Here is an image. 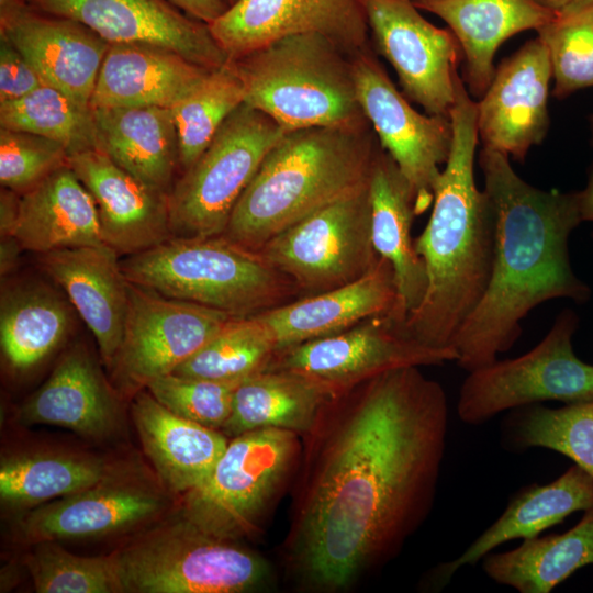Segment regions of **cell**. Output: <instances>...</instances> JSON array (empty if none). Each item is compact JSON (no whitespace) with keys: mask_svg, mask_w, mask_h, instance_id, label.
I'll use <instances>...</instances> for the list:
<instances>
[{"mask_svg":"<svg viewBox=\"0 0 593 593\" xmlns=\"http://www.w3.org/2000/svg\"><path fill=\"white\" fill-rule=\"evenodd\" d=\"M448 399L417 366L335 394L303 439L283 542L302 589L348 590L393 560L432 511L448 433Z\"/></svg>","mask_w":593,"mask_h":593,"instance_id":"obj_1","label":"cell"},{"mask_svg":"<svg viewBox=\"0 0 593 593\" xmlns=\"http://www.w3.org/2000/svg\"><path fill=\"white\" fill-rule=\"evenodd\" d=\"M479 165L494 219V255L488 287L454 343L456 362L467 372L511 349L522 321L539 304L591 298L569 255L570 235L582 223L577 191L536 188L515 172L507 156L484 147Z\"/></svg>","mask_w":593,"mask_h":593,"instance_id":"obj_2","label":"cell"},{"mask_svg":"<svg viewBox=\"0 0 593 593\" xmlns=\"http://www.w3.org/2000/svg\"><path fill=\"white\" fill-rule=\"evenodd\" d=\"M450 120V154L434 187L430 217L414 238L425 264L427 288L404 321L412 338L436 349H455L460 328L488 287L494 255L493 214L474 179L477 102L460 76Z\"/></svg>","mask_w":593,"mask_h":593,"instance_id":"obj_3","label":"cell"},{"mask_svg":"<svg viewBox=\"0 0 593 593\" xmlns=\"http://www.w3.org/2000/svg\"><path fill=\"white\" fill-rule=\"evenodd\" d=\"M368 123L284 133L239 198L222 235L258 250L294 223L366 186L380 147Z\"/></svg>","mask_w":593,"mask_h":593,"instance_id":"obj_4","label":"cell"},{"mask_svg":"<svg viewBox=\"0 0 593 593\" xmlns=\"http://www.w3.org/2000/svg\"><path fill=\"white\" fill-rule=\"evenodd\" d=\"M120 265L133 284L235 316L260 313L300 293L259 251L223 235L172 236Z\"/></svg>","mask_w":593,"mask_h":593,"instance_id":"obj_5","label":"cell"},{"mask_svg":"<svg viewBox=\"0 0 593 593\" xmlns=\"http://www.w3.org/2000/svg\"><path fill=\"white\" fill-rule=\"evenodd\" d=\"M232 60L244 103L286 133L369 123L357 99L350 55L318 33L284 36Z\"/></svg>","mask_w":593,"mask_h":593,"instance_id":"obj_6","label":"cell"},{"mask_svg":"<svg viewBox=\"0 0 593 593\" xmlns=\"http://www.w3.org/2000/svg\"><path fill=\"white\" fill-rule=\"evenodd\" d=\"M113 555L123 593H244L271 575L258 552L203 530L180 511Z\"/></svg>","mask_w":593,"mask_h":593,"instance_id":"obj_7","label":"cell"},{"mask_svg":"<svg viewBox=\"0 0 593 593\" xmlns=\"http://www.w3.org/2000/svg\"><path fill=\"white\" fill-rule=\"evenodd\" d=\"M299 438L279 428L230 438L209 478L182 495L180 512L220 538L240 541L249 537L299 466Z\"/></svg>","mask_w":593,"mask_h":593,"instance_id":"obj_8","label":"cell"},{"mask_svg":"<svg viewBox=\"0 0 593 593\" xmlns=\"http://www.w3.org/2000/svg\"><path fill=\"white\" fill-rule=\"evenodd\" d=\"M284 133L267 114L240 104L168 192L172 236L222 235L239 198Z\"/></svg>","mask_w":593,"mask_h":593,"instance_id":"obj_9","label":"cell"},{"mask_svg":"<svg viewBox=\"0 0 593 593\" xmlns=\"http://www.w3.org/2000/svg\"><path fill=\"white\" fill-rule=\"evenodd\" d=\"M578 326V314L566 309L529 351L468 372L457 404L461 422L481 425L504 411L544 401L593 400V365L573 349Z\"/></svg>","mask_w":593,"mask_h":593,"instance_id":"obj_10","label":"cell"},{"mask_svg":"<svg viewBox=\"0 0 593 593\" xmlns=\"http://www.w3.org/2000/svg\"><path fill=\"white\" fill-rule=\"evenodd\" d=\"M368 183L294 223L257 251L305 295L359 279L379 258Z\"/></svg>","mask_w":593,"mask_h":593,"instance_id":"obj_11","label":"cell"},{"mask_svg":"<svg viewBox=\"0 0 593 593\" xmlns=\"http://www.w3.org/2000/svg\"><path fill=\"white\" fill-rule=\"evenodd\" d=\"M457 358L452 348L419 344L406 333L404 321L389 313L279 349L266 369L292 372L339 393L388 370L443 365Z\"/></svg>","mask_w":593,"mask_h":593,"instance_id":"obj_12","label":"cell"},{"mask_svg":"<svg viewBox=\"0 0 593 593\" xmlns=\"http://www.w3.org/2000/svg\"><path fill=\"white\" fill-rule=\"evenodd\" d=\"M359 105L378 142L411 184L416 212L434 199V187L452 145L448 116L416 111L391 81L370 47L350 56Z\"/></svg>","mask_w":593,"mask_h":593,"instance_id":"obj_13","label":"cell"},{"mask_svg":"<svg viewBox=\"0 0 593 593\" xmlns=\"http://www.w3.org/2000/svg\"><path fill=\"white\" fill-rule=\"evenodd\" d=\"M234 316L128 282L123 338L111 368L116 384L138 392L174 372Z\"/></svg>","mask_w":593,"mask_h":593,"instance_id":"obj_14","label":"cell"},{"mask_svg":"<svg viewBox=\"0 0 593 593\" xmlns=\"http://www.w3.org/2000/svg\"><path fill=\"white\" fill-rule=\"evenodd\" d=\"M374 49L394 68L403 94L426 114L448 116L455 103L461 46L428 22L413 0H365Z\"/></svg>","mask_w":593,"mask_h":593,"instance_id":"obj_15","label":"cell"},{"mask_svg":"<svg viewBox=\"0 0 593 593\" xmlns=\"http://www.w3.org/2000/svg\"><path fill=\"white\" fill-rule=\"evenodd\" d=\"M166 507L167 497L160 486L119 466L82 491L26 511L18 530L29 545L44 540L91 539L149 523Z\"/></svg>","mask_w":593,"mask_h":593,"instance_id":"obj_16","label":"cell"},{"mask_svg":"<svg viewBox=\"0 0 593 593\" xmlns=\"http://www.w3.org/2000/svg\"><path fill=\"white\" fill-rule=\"evenodd\" d=\"M230 59L284 36L318 33L354 55L369 46L365 0H238L209 24Z\"/></svg>","mask_w":593,"mask_h":593,"instance_id":"obj_17","label":"cell"},{"mask_svg":"<svg viewBox=\"0 0 593 593\" xmlns=\"http://www.w3.org/2000/svg\"><path fill=\"white\" fill-rule=\"evenodd\" d=\"M33 9L74 20L110 44H149L169 48L192 63L215 69L230 58L209 24L166 0H26Z\"/></svg>","mask_w":593,"mask_h":593,"instance_id":"obj_18","label":"cell"},{"mask_svg":"<svg viewBox=\"0 0 593 593\" xmlns=\"http://www.w3.org/2000/svg\"><path fill=\"white\" fill-rule=\"evenodd\" d=\"M551 80L549 52L538 36L505 58L477 102L478 136L483 147L524 161L549 130Z\"/></svg>","mask_w":593,"mask_h":593,"instance_id":"obj_19","label":"cell"},{"mask_svg":"<svg viewBox=\"0 0 593 593\" xmlns=\"http://www.w3.org/2000/svg\"><path fill=\"white\" fill-rule=\"evenodd\" d=\"M68 165L96 203L103 244L119 256L172 237L167 192L143 182L98 148L70 155Z\"/></svg>","mask_w":593,"mask_h":593,"instance_id":"obj_20","label":"cell"},{"mask_svg":"<svg viewBox=\"0 0 593 593\" xmlns=\"http://www.w3.org/2000/svg\"><path fill=\"white\" fill-rule=\"evenodd\" d=\"M0 37L13 45L44 82L90 107L110 43L83 24L26 7L0 18Z\"/></svg>","mask_w":593,"mask_h":593,"instance_id":"obj_21","label":"cell"},{"mask_svg":"<svg viewBox=\"0 0 593 593\" xmlns=\"http://www.w3.org/2000/svg\"><path fill=\"white\" fill-rule=\"evenodd\" d=\"M389 313L398 317V292L391 265L379 257L362 277L255 314L277 350L346 331Z\"/></svg>","mask_w":593,"mask_h":593,"instance_id":"obj_22","label":"cell"},{"mask_svg":"<svg viewBox=\"0 0 593 593\" xmlns=\"http://www.w3.org/2000/svg\"><path fill=\"white\" fill-rule=\"evenodd\" d=\"M116 251L105 244L41 254L45 273L67 295L93 334L104 366L113 367L128 305V282Z\"/></svg>","mask_w":593,"mask_h":593,"instance_id":"obj_23","label":"cell"},{"mask_svg":"<svg viewBox=\"0 0 593 593\" xmlns=\"http://www.w3.org/2000/svg\"><path fill=\"white\" fill-rule=\"evenodd\" d=\"M590 510H593V477L577 465L548 484L527 485L459 557L427 571L419 581V590L441 591L460 568L475 564L500 545L540 536L570 514Z\"/></svg>","mask_w":593,"mask_h":593,"instance_id":"obj_24","label":"cell"},{"mask_svg":"<svg viewBox=\"0 0 593 593\" xmlns=\"http://www.w3.org/2000/svg\"><path fill=\"white\" fill-rule=\"evenodd\" d=\"M19 419L100 439L116 429L120 409L91 354L79 345L63 355L48 379L24 402Z\"/></svg>","mask_w":593,"mask_h":593,"instance_id":"obj_25","label":"cell"},{"mask_svg":"<svg viewBox=\"0 0 593 593\" xmlns=\"http://www.w3.org/2000/svg\"><path fill=\"white\" fill-rule=\"evenodd\" d=\"M371 237L376 253L393 270L398 315L405 321L422 302L427 275L412 237L415 193L391 156L380 146L369 177Z\"/></svg>","mask_w":593,"mask_h":593,"instance_id":"obj_26","label":"cell"},{"mask_svg":"<svg viewBox=\"0 0 593 593\" xmlns=\"http://www.w3.org/2000/svg\"><path fill=\"white\" fill-rule=\"evenodd\" d=\"M210 70L169 48L149 44H111L100 68L90 107L171 109Z\"/></svg>","mask_w":593,"mask_h":593,"instance_id":"obj_27","label":"cell"},{"mask_svg":"<svg viewBox=\"0 0 593 593\" xmlns=\"http://www.w3.org/2000/svg\"><path fill=\"white\" fill-rule=\"evenodd\" d=\"M413 3L445 21L457 37L465 61L461 79L475 98L484 94L494 77L497 48L515 34L539 30L553 13L534 0H413Z\"/></svg>","mask_w":593,"mask_h":593,"instance_id":"obj_28","label":"cell"},{"mask_svg":"<svg viewBox=\"0 0 593 593\" xmlns=\"http://www.w3.org/2000/svg\"><path fill=\"white\" fill-rule=\"evenodd\" d=\"M132 416L160 484L175 494L200 486L230 441L222 432L172 413L148 390L136 392Z\"/></svg>","mask_w":593,"mask_h":593,"instance_id":"obj_29","label":"cell"},{"mask_svg":"<svg viewBox=\"0 0 593 593\" xmlns=\"http://www.w3.org/2000/svg\"><path fill=\"white\" fill-rule=\"evenodd\" d=\"M13 237L40 255L103 244L96 203L69 165L20 194Z\"/></svg>","mask_w":593,"mask_h":593,"instance_id":"obj_30","label":"cell"},{"mask_svg":"<svg viewBox=\"0 0 593 593\" xmlns=\"http://www.w3.org/2000/svg\"><path fill=\"white\" fill-rule=\"evenodd\" d=\"M92 114L97 148L143 182L168 193L180 169L171 110L98 108Z\"/></svg>","mask_w":593,"mask_h":593,"instance_id":"obj_31","label":"cell"},{"mask_svg":"<svg viewBox=\"0 0 593 593\" xmlns=\"http://www.w3.org/2000/svg\"><path fill=\"white\" fill-rule=\"evenodd\" d=\"M337 393L299 374L265 369L242 380L232 413L221 432L228 438L259 428H279L305 436Z\"/></svg>","mask_w":593,"mask_h":593,"instance_id":"obj_32","label":"cell"},{"mask_svg":"<svg viewBox=\"0 0 593 593\" xmlns=\"http://www.w3.org/2000/svg\"><path fill=\"white\" fill-rule=\"evenodd\" d=\"M485 574L519 593H549L571 574L593 566V510L562 534L524 539L512 550L488 553Z\"/></svg>","mask_w":593,"mask_h":593,"instance_id":"obj_33","label":"cell"},{"mask_svg":"<svg viewBox=\"0 0 593 593\" xmlns=\"http://www.w3.org/2000/svg\"><path fill=\"white\" fill-rule=\"evenodd\" d=\"M119 466L94 456L67 451H36L1 459V503L14 510H32L82 491Z\"/></svg>","mask_w":593,"mask_h":593,"instance_id":"obj_34","label":"cell"},{"mask_svg":"<svg viewBox=\"0 0 593 593\" xmlns=\"http://www.w3.org/2000/svg\"><path fill=\"white\" fill-rule=\"evenodd\" d=\"M71 326L66 301L44 286H25L2 294L0 343L7 363L27 370L64 340Z\"/></svg>","mask_w":593,"mask_h":593,"instance_id":"obj_35","label":"cell"},{"mask_svg":"<svg viewBox=\"0 0 593 593\" xmlns=\"http://www.w3.org/2000/svg\"><path fill=\"white\" fill-rule=\"evenodd\" d=\"M503 446L557 451L593 477V400L551 409L535 403L511 410L502 424Z\"/></svg>","mask_w":593,"mask_h":593,"instance_id":"obj_36","label":"cell"},{"mask_svg":"<svg viewBox=\"0 0 593 593\" xmlns=\"http://www.w3.org/2000/svg\"><path fill=\"white\" fill-rule=\"evenodd\" d=\"M245 100L243 82L228 59L211 69L202 81L170 110L175 122L181 171L203 153L224 121Z\"/></svg>","mask_w":593,"mask_h":593,"instance_id":"obj_37","label":"cell"},{"mask_svg":"<svg viewBox=\"0 0 593 593\" xmlns=\"http://www.w3.org/2000/svg\"><path fill=\"white\" fill-rule=\"evenodd\" d=\"M0 127L58 142L69 156L97 148L92 109L48 85L20 99L1 102Z\"/></svg>","mask_w":593,"mask_h":593,"instance_id":"obj_38","label":"cell"},{"mask_svg":"<svg viewBox=\"0 0 593 593\" xmlns=\"http://www.w3.org/2000/svg\"><path fill=\"white\" fill-rule=\"evenodd\" d=\"M277 346L256 315L234 316L175 374L217 381H242L267 368Z\"/></svg>","mask_w":593,"mask_h":593,"instance_id":"obj_39","label":"cell"},{"mask_svg":"<svg viewBox=\"0 0 593 593\" xmlns=\"http://www.w3.org/2000/svg\"><path fill=\"white\" fill-rule=\"evenodd\" d=\"M537 34L549 52L557 99L593 87V0L553 11Z\"/></svg>","mask_w":593,"mask_h":593,"instance_id":"obj_40","label":"cell"},{"mask_svg":"<svg viewBox=\"0 0 593 593\" xmlns=\"http://www.w3.org/2000/svg\"><path fill=\"white\" fill-rule=\"evenodd\" d=\"M31 547L24 563L37 593H123L113 552L78 556L54 540Z\"/></svg>","mask_w":593,"mask_h":593,"instance_id":"obj_41","label":"cell"},{"mask_svg":"<svg viewBox=\"0 0 593 593\" xmlns=\"http://www.w3.org/2000/svg\"><path fill=\"white\" fill-rule=\"evenodd\" d=\"M239 382L169 373L150 381L146 389L172 413L221 432L231 416Z\"/></svg>","mask_w":593,"mask_h":593,"instance_id":"obj_42","label":"cell"},{"mask_svg":"<svg viewBox=\"0 0 593 593\" xmlns=\"http://www.w3.org/2000/svg\"><path fill=\"white\" fill-rule=\"evenodd\" d=\"M66 148L44 136L0 127V183L19 194L68 165Z\"/></svg>","mask_w":593,"mask_h":593,"instance_id":"obj_43","label":"cell"},{"mask_svg":"<svg viewBox=\"0 0 593 593\" xmlns=\"http://www.w3.org/2000/svg\"><path fill=\"white\" fill-rule=\"evenodd\" d=\"M46 85L29 60L0 37V103L20 99Z\"/></svg>","mask_w":593,"mask_h":593,"instance_id":"obj_44","label":"cell"},{"mask_svg":"<svg viewBox=\"0 0 593 593\" xmlns=\"http://www.w3.org/2000/svg\"><path fill=\"white\" fill-rule=\"evenodd\" d=\"M187 15L210 24L230 8L225 0H166Z\"/></svg>","mask_w":593,"mask_h":593,"instance_id":"obj_45","label":"cell"},{"mask_svg":"<svg viewBox=\"0 0 593 593\" xmlns=\"http://www.w3.org/2000/svg\"><path fill=\"white\" fill-rule=\"evenodd\" d=\"M20 194L1 187L0 192V232L1 238L13 237L18 216Z\"/></svg>","mask_w":593,"mask_h":593,"instance_id":"obj_46","label":"cell"},{"mask_svg":"<svg viewBox=\"0 0 593 593\" xmlns=\"http://www.w3.org/2000/svg\"><path fill=\"white\" fill-rule=\"evenodd\" d=\"M578 209L582 222H593V164L585 187L577 191Z\"/></svg>","mask_w":593,"mask_h":593,"instance_id":"obj_47","label":"cell"},{"mask_svg":"<svg viewBox=\"0 0 593 593\" xmlns=\"http://www.w3.org/2000/svg\"><path fill=\"white\" fill-rule=\"evenodd\" d=\"M22 250L21 245L14 237L1 238V275L10 272L18 261V257Z\"/></svg>","mask_w":593,"mask_h":593,"instance_id":"obj_48","label":"cell"},{"mask_svg":"<svg viewBox=\"0 0 593 593\" xmlns=\"http://www.w3.org/2000/svg\"><path fill=\"white\" fill-rule=\"evenodd\" d=\"M536 3L550 11H558L578 0H534Z\"/></svg>","mask_w":593,"mask_h":593,"instance_id":"obj_49","label":"cell"},{"mask_svg":"<svg viewBox=\"0 0 593 593\" xmlns=\"http://www.w3.org/2000/svg\"><path fill=\"white\" fill-rule=\"evenodd\" d=\"M589 127L591 133V143L593 145V113L589 118Z\"/></svg>","mask_w":593,"mask_h":593,"instance_id":"obj_50","label":"cell"},{"mask_svg":"<svg viewBox=\"0 0 593 593\" xmlns=\"http://www.w3.org/2000/svg\"><path fill=\"white\" fill-rule=\"evenodd\" d=\"M238 0H225V2L227 3L228 7H232L233 4H235Z\"/></svg>","mask_w":593,"mask_h":593,"instance_id":"obj_51","label":"cell"},{"mask_svg":"<svg viewBox=\"0 0 593 593\" xmlns=\"http://www.w3.org/2000/svg\"><path fill=\"white\" fill-rule=\"evenodd\" d=\"M592 237H593V233H592Z\"/></svg>","mask_w":593,"mask_h":593,"instance_id":"obj_52","label":"cell"}]
</instances>
